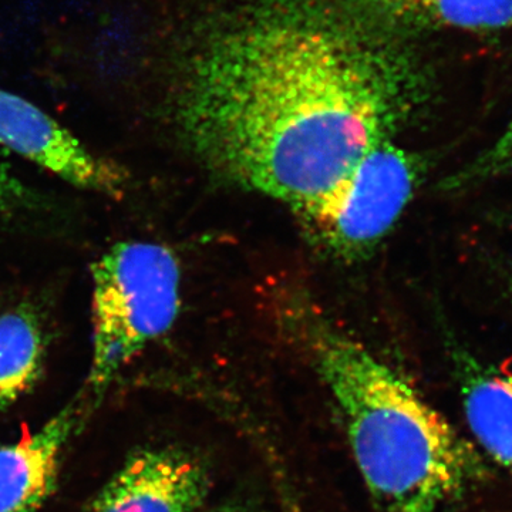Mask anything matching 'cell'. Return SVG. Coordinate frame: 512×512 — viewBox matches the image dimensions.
Wrapping results in <instances>:
<instances>
[{
	"label": "cell",
	"mask_w": 512,
	"mask_h": 512,
	"mask_svg": "<svg viewBox=\"0 0 512 512\" xmlns=\"http://www.w3.org/2000/svg\"><path fill=\"white\" fill-rule=\"evenodd\" d=\"M494 217L497 218L498 224L512 228V214H497Z\"/></svg>",
	"instance_id": "14"
},
{
	"label": "cell",
	"mask_w": 512,
	"mask_h": 512,
	"mask_svg": "<svg viewBox=\"0 0 512 512\" xmlns=\"http://www.w3.org/2000/svg\"><path fill=\"white\" fill-rule=\"evenodd\" d=\"M424 173L423 161L396 140L367 151L303 222L333 254L365 256L402 217Z\"/></svg>",
	"instance_id": "4"
},
{
	"label": "cell",
	"mask_w": 512,
	"mask_h": 512,
	"mask_svg": "<svg viewBox=\"0 0 512 512\" xmlns=\"http://www.w3.org/2000/svg\"><path fill=\"white\" fill-rule=\"evenodd\" d=\"M210 493L204 463L183 448H140L86 512H195Z\"/></svg>",
	"instance_id": "6"
},
{
	"label": "cell",
	"mask_w": 512,
	"mask_h": 512,
	"mask_svg": "<svg viewBox=\"0 0 512 512\" xmlns=\"http://www.w3.org/2000/svg\"><path fill=\"white\" fill-rule=\"evenodd\" d=\"M174 79L194 157L301 218L434 92L409 36L352 0H241L192 30Z\"/></svg>",
	"instance_id": "1"
},
{
	"label": "cell",
	"mask_w": 512,
	"mask_h": 512,
	"mask_svg": "<svg viewBox=\"0 0 512 512\" xmlns=\"http://www.w3.org/2000/svg\"><path fill=\"white\" fill-rule=\"evenodd\" d=\"M45 355V332L32 308L18 306L0 315V412L35 386Z\"/></svg>",
	"instance_id": "10"
},
{
	"label": "cell",
	"mask_w": 512,
	"mask_h": 512,
	"mask_svg": "<svg viewBox=\"0 0 512 512\" xmlns=\"http://www.w3.org/2000/svg\"><path fill=\"white\" fill-rule=\"evenodd\" d=\"M500 274L503 278V284L505 293H507L508 299H510L512 305V262H503L500 264Z\"/></svg>",
	"instance_id": "13"
},
{
	"label": "cell",
	"mask_w": 512,
	"mask_h": 512,
	"mask_svg": "<svg viewBox=\"0 0 512 512\" xmlns=\"http://www.w3.org/2000/svg\"><path fill=\"white\" fill-rule=\"evenodd\" d=\"M461 402L474 439L512 478V377L466 348H451Z\"/></svg>",
	"instance_id": "8"
},
{
	"label": "cell",
	"mask_w": 512,
	"mask_h": 512,
	"mask_svg": "<svg viewBox=\"0 0 512 512\" xmlns=\"http://www.w3.org/2000/svg\"><path fill=\"white\" fill-rule=\"evenodd\" d=\"M211 512H248L239 507H221Z\"/></svg>",
	"instance_id": "15"
},
{
	"label": "cell",
	"mask_w": 512,
	"mask_h": 512,
	"mask_svg": "<svg viewBox=\"0 0 512 512\" xmlns=\"http://www.w3.org/2000/svg\"><path fill=\"white\" fill-rule=\"evenodd\" d=\"M73 400L36 433L0 446V512H36L55 493L64 448L82 421Z\"/></svg>",
	"instance_id": "7"
},
{
	"label": "cell",
	"mask_w": 512,
	"mask_h": 512,
	"mask_svg": "<svg viewBox=\"0 0 512 512\" xmlns=\"http://www.w3.org/2000/svg\"><path fill=\"white\" fill-rule=\"evenodd\" d=\"M0 146L82 190L120 198L126 175L35 103L0 87Z\"/></svg>",
	"instance_id": "5"
},
{
	"label": "cell",
	"mask_w": 512,
	"mask_h": 512,
	"mask_svg": "<svg viewBox=\"0 0 512 512\" xmlns=\"http://www.w3.org/2000/svg\"><path fill=\"white\" fill-rule=\"evenodd\" d=\"M30 194L22 181L0 161V215L10 214L28 204Z\"/></svg>",
	"instance_id": "12"
},
{
	"label": "cell",
	"mask_w": 512,
	"mask_h": 512,
	"mask_svg": "<svg viewBox=\"0 0 512 512\" xmlns=\"http://www.w3.org/2000/svg\"><path fill=\"white\" fill-rule=\"evenodd\" d=\"M512 173V121L500 138L487 150L467 164L463 170L448 178L446 187L450 190L474 187L485 181L495 180Z\"/></svg>",
	"instance_id": "11"
},
{
	"label": "cell",
	"mask_w": 512,
	"mask_h": 512,
	"mask_svg": "<svg viewBox=\"0 0 512 512\" xmlns=\"http://www.w3.org/2000/svg\"><path fill=\"white\" fill-rule=\"evenodd\" d=\"M309 333L373 512H439L487 476L476 446L392 367L329 326Z\"/></svg>",
	"instance_id": "2"
},
{
	"label": "cell",
	"mask_w": 512,
	"mask_h": 512,
	"mask_svg": "<svg viewBox=\"0 0 512 512\" xmlns=\"http://www.w3.org/2000/svg\"><path fill=\"white\" fill-rule=\"evenodd\" d=\"M92 279L87 387L99 402L120 370L173 328L181 308L180 261L157 242H119L94 262Z\"/></svg>",
	"instance_id": "3"
},
{
	"label": "cell",
	"mask_w": 512,
	"mask_h": 512,
	"mask_svg": "<svg viewBox=\"0 0 512 512\" xmlns=\"http://www.w3.org/2000/svg\"><path fill=\"white\" fill-rule=\"evenodd\" d=\"M292 512H298V511H292Z\"/></svg>",
	"instance_id": "16"
},
{
	"label": "cell",
	"mask_w": 512,
	"mask_h": 512,
	"mask_svg": "<svg viewBox=\"0 0 512 512\" xmlns=\"http://www.w3.org/2000/svg\"><path fill=\"white\" fill-rule=\"evenodd\" d=\"M387 28L410 36L421 30L491 33L512 28V0H352Z\"/></svg>",
	"instance_id": "9"
}]
</instances>
